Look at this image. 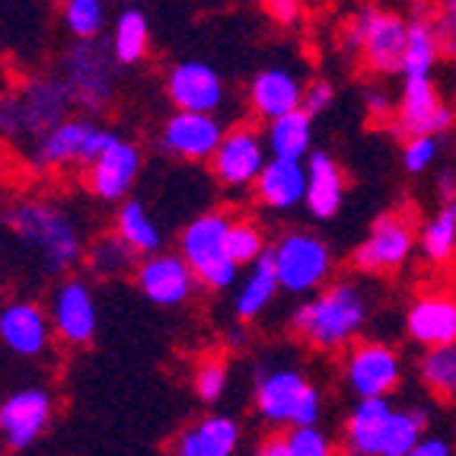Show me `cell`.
Wrapping results in <instances>:
<instances>
[{"label": "cell", "instance_id": "603a6c76", "mask_svg": "<svg viewBox=\"0 0 456 456\" xmlns=\"http://www.w3.org/2000/svg\"><path fill=\"white\" fill-rule=\"evenodd\" d=\"M240 425L230 415H208L185 428L175 437L173 450L179 456H233L240 447Z\"/></svg>", "mask_w": 456, "mask_h": 456}, {"label": "cell", "instance_id": "ab89813d", "mask_svg": "<svg viewBox=\"0 0 456 456\" xmlns=\"http://www.w3.org/2000/svg\"><path fill=\"white\" fill-rule=\"evenodd\" d=\"M437 32L447 48H456V0H441V20H437Z\"/></svg>", "mask_w": 456, "mask_h": 456}, {"label": "cell", "instance_id": "30bf717a", "mask_svg": "<svg viewBox=\"0 0 456 456\" xmlns=\"http://www.w3.org/2000/svg\"><path fill=\"white\" fill-rule=\"evenodd\" d=\"M268 160V144L265 137L256 128H233L224 131L221 144L211 153V169L217 175V183L224 189H246V185H256L262 167Z\"/></svg>", "mask_w": 456, "mask_h": 456}, {"label": "cell", "instance_id": "7c38bea8", "mask_svg": "<svg viewBox=\"0 0 456 456\" xmlns=\"http://www.w3.org/2000/svg\"><path fill=\"white\" fill-rule=\"evenodd\" d=\"M137 290L157 306H179L195 294L198 274L183 259V252H151L134 272Z\"/></svg>", "mask_w": 456, "mask_h": 456}, {"label": "cell", "instance_id": "d590c367", "mask_svg": "<svg viewBox=\"0 0 456 456\" xmlns=\"http://www.w3.org/2000/svg\"><path fill=\"white\" fill-rule=\"evenodd\" d=\"M288 456H329L335 453V444L320 425H290L288 434Z\"/></svg>", "mask_w": 456, "mask_h": 456}, {"label": "cell", "instance_id": "d6986e66", "mask_svg": "<svg viewBox=\"0 0 456 456\" xmlns=\"http://www.w3.org/2000/svg\"><path fill=\"white\" fill-rule=\"evenodd\" d=\"M405 332L421 348L456 342V300L447 294H425L411 300L405 313Z\"/></svg>", "mask_w": 456, "mask_h": 456}, {"label": "cell", "instance_id": "bcb514c9", "mask_svg": "<svg viewBox=\"0 0 456 456\" xmlns=\"http://www.w3.org/2000/svg\"><path fill=\"white\" fill-rule=\"evenodd\" d=\"M453 405H456V403H453Z\"/></svg>", "mask_w": 456, "mask_h": 456}, {"label": "cell", "instance_id": "836d02e7", "mask_svg": "<svg viewBox=\"0 0 456 456\" xmlns=\"http://www.w3.org/2000/svg\"><path fill=\"white\" fill-rule=\"evenodd\" d=\"M227 249H230V256H233V262L240 268L252 265V262L262 259V256L268 252L265 233H262L259 224H252V221H230Z\"/></svg>", "mask_w": 456, "mask_h": 456}, {"label": "cell", "instance_id": "e0dca14e", "mask_svg": "<svg viewBox=\"0 0 456 456\" xmlns=\"http://www.w3.org/2000/svg\"><path fill=\"white\" fill-rule=\"evenodd\" d=\"M52 332V316H45L38 304L13 300V304L0 306V345L20 354V358L45 354Z\"/></svg>", "mask_w": 456, "mask_h": 456}, {"label": "cell", "instance_id": "4dcf8cb0", "mask_svg": "<svg viewBox=\"0 0 456 456\" xmlns=\"http://www.w3.org/2000/svg\"><path fill=\"white\" fill-rule=\"evenodd\" d=\"M151 48V26L141 10H125L115 20L112 32V58L118 64H137Z\"/></svg>", "mask_w": 456, "mask_h": 456}, {"label": "cell", "instance_id": "e575fe53", "mask_svg": "<svg viewBox=\"0 0 456 456\" xmlns=\"http://www.w3.org/2000/svg\"><path fill=\"white\" fill-rule=\"evenodd\" d=\"M64 23L77 38H96L106 23L102 0H64Z\"/></svg>", "mask_w": 456, "mask_h": 456}, {"label": "cell", "instance_id": "9a60e30c", "mask_svg": "<svg viewBox=\"0 0 456 456\" xmlns=\"http://www.w3.org/2000/svg\"><path fill=\"white\" fill-rule=\"evenodd\" d=\"M137 173H141V151L131 141L115 137L96 160L86 163V189L99 201H122L137 183Z\"/></svg>", "mask_w": 456, "mask_h": 456}, {"label": "cell", "instance_id": "7a4b0ae2", "mask_svg": "<svg viewBox=\"0 0 456 456\" xmlns=\"http://www.w3.org/2000/svg\"><path fill=\"white\" fill-rule=\"evenodd\" d=\"M7 221L48 272L58 274L80 259V227L64 208L52 201H23L7 214Z\"/></svg>", "mask_w": 456, "mask_h": 456}, {"label": "cell", "instance_id": "b9f144b4", "mask_svg": "<svg viewBox=\"0 0 456 456\" xmlns=\"http://www.w3.org/2000/svg\"><path fill=\"white\" fill-rule=\"evenodd\" d=\"M265 7L278 23H290L300 13V0H265Z\"/></svg>", "mask_w": 456, "mask_h": 456}, {"label": "cell", "instance_id": "8fae6325", "mask_svg": "<svg viewBox=\"0 0 456 456\" xmlns=\"http://www.w3.org/2000/svg\"><path fill=\"white\" fill-rule=\"evenodd\" d=\"M453 125V109L447 106L431 77H403V93L395 106L399 134H444Z\"/></svg>", "mask_w": 456, "mask_h": 456}, {"label": "cell", "instance_id": "9c48e42d", "mask_svg": "<svg viewBox=\"0 0 456 456\" xmlns=\"http://www.w3.org/2000/svg\"><path fill=\"white\" fill-rule=\"evenodd\" d=\"M345 387L358 395H393L403 383V358L387 342H351L345 354Z\"/></svg>", "mask_w": 456, "mask_h": 456}, {"label": "cell", "instance_id": "484cf974", "mask_svg": "<svg viewBox=\"0 0 456 456\" xmlns=\"http://www.w3.org/2000/svg\"><path fill=\"white\" fill-rule=\"evenodd\" d=\"M281 281H278V268H274L272 252H265L262 259H256L249 265V274L243 278L240 290H236L233 310L240 320H256L262 310L274 300Z\"/></svg>", "mask_w": 456, "mask_h": 456}, {"label": "cell", "instance_id": "44dd1931", "mask_svg": "<svg viewBox=\"0 0 456 456\" xmlns=\"http://www.w3.org/2000/svg\"><path fill=\"white\" fill-rule=\"evenodd\" d=\"M345 173L326 151H313L306 157V198L304 205L316 221H332L345 205Z\"/></svg>", "mask_w": 456, "mask_h": 456}, {"label": "cell", "instance_id": "1f68e13d", "mask_svg": "<svg viewBox=\"0 0 456 456\" xmlns=\"http://www.w3.org/2000/svg\"><path fill=\"white\" fill-rule=\"evenodd\" d=\"M425 434V415L419 409H399L395 405L389 415L387 434H383L380 456H411Z\"/></svg>", "mask_w": 456, "mask_h": 456}, {"label": "cell", "instance_id": "74e56055", "mask_svg": "<svg viewBox=\"0 0 456 456\" xmlns=\"http://www.w3.org/2000/svg\"><path fill=\"white\" fill-rule=\"evenodd\" d=\"M227 383H230V370L224 361H205V364H198L195 377H191V389L201 403H217L224 393H227Z\"/></svg>", "mask_w": 456, "mask_h": 456}, {"label": "cell", "instance_id": "d4e9b609", "mask_svg": "<svg viewBox=\"0 0 456 456\" xmlns=\"http://www.w3.org/2000/svg\"><path fill=\"white\" fill-rule=\"evenodd\" d=\"M265 144L272 157L284 160H306L313 153V115L304 109H290L268 122Z\"/></svg>", "mask_w": 456, "mask_h": 456}, {"label": "cell", "instance_id": "ffe728a7", "mask_svg": "<svg viewBox=\"0 0 456 456\" xmlns=\"http://www.w3.org/2000/svg\"><path fill=\"white\" fill-rule=\"evenodd\" d=\"M393 409L395 405L389 403V395H361L345 419V453L380 456V444Z\"/></svg>", "mask_w": 456, "mask_h": 456}, {"label": "cell", "instance_id": "ba28073f", "mask_svg": "<svg viewBox=\"0 0 456 456\" xmlns=\"http://www.w3.org/2000/svg\"><path fill=\"white\" fill-rule=\"evenodd\" d=\"M115 141L112 131L99 128L84 118H64L42 131L36 144L38 167H70V163H93L99 153Z\"/></svg>", "mask_w": 456, "mask_h": 456}, {"label": "cell", "instance_id": "cb8c5ba5", "mask_svg": "<svg viewBox=\"0 0 456 456\" xmlns=\"http://www.w3.org/2000/svg\"><path fill=\"white\" fill-rule=\"evenodd\" d=\"M300 99H304V84L300 77L290 74L284 68H268L262 74H256L249 86V106L262 118H278V115L290 112V109H300Z\"/></svg>", "mask_w": 456, "mask_h": 456}, {"label": "cell", "instance_id": "3957f363", "mask_svg": "<svg viewBox=\"0 0 456 456\" xmlns=\"http://www.w3.org/2000/svg\"><path fill=\"white\" fill-rule=\"evenodd\" d=\"M230 217L221 211L201 214L179 236V252L198 274V281L211 290H230L240 278V265L227 249Z\"/></svg>", "mask_w": 456, "mask_h": 456}, {"label": "cell", "instance_id": "8d00e7d4", "mask_svg": "<svg viewBox=\"0 0 456 456\" xmlns=\"http://www.w3.org/2000/svg\"><path fill=\"white\" fill-rule=\"evenodd\" d=\"M437 157H441V134H411L403 144V167L411 175L428 173Z\"/></svg>", "mask_w": 456, "mask_h": 456}, {"label": "cell", "instance_id": "d6a6232c", "mask_svg": "<svg viewBox=\"0 0 456 456\" xmlns=\"http://www.w3.org/2000/svg\"><path fill=\"white\" fill-rule=\"evenodd\" d=\"M134 256L137 252L125 243L122 236L109 233L90 246V252H86V265H90V272L99 274V278H118V274L131 272Z\"/></svg>", "mask_w": 456, "mask_h": 456}, {"label": "cell", "instance_id": "8992f818", "mask_svg": "<svg viewBox=\"0 0 456 456\" xmlns=\"http://www.w3.org/2000/svg\"><path fill=\"white\" fill-rule=\"evenodd\" d=\"M415 246H419V230L411 217L399 211L380 214L358 243V249L351 252V265L364 274H393L409 265Z\"/></svg>", "mask_w": 456, "mask_h": 456}, {"label": "cell", "instance_id": "f1b7e54d", "mask_svg": "<svg viewBox=\"0 0 456 456\" xmlns=\"http://www.w3.org/2000/svg\"><path fill=\"white\" fill-rule=\"evenodd\" d=\"M115 233L122 236L125 243L137 252V256H151V252H160L163 233L157 227V221L151 217L141 201H125L115 214Z\"/></svg>", "mask_w": 456, "mask_h": 456}, {"label": "cell", "instance_id": "2e32d148", "mask_svg": "<svg viewBox=\"0 0 456 456\" xmlns=\"http://www.w3.org/2000/svg\"><path fill=\"white\" fill-rule=\"evenodd\" d=\"M224 137V125L217 122L214 112H189L179 109L175 115H169V122L163 125V147L173 157L189 163L211 160V153L217 151Z\"/></svg>", "mask_w": 456, "mask_h": 456}, {"label": "cell", "instance_id": "ee69618b", "mask_svg": "<svg viewBox=\"0 0 456 456\" xmlns=\"http://www.w3.org/2000/svg\"><path fill=\"white\" fill-rule=\"evenodd\" d=\"M122 4H134V0H122Z\"/></svg>", "mask_w": 456, "mask_h": 456}, {"label": "cell", "instance_id": "5bb4252c", "mask_svg": "<svg viewBox=\"0 0 456 456\" xmlns=\"http://www.w3.org/2000/svg\"><path fill=\"white\" fill-rule=\"evenodd\" d=\"M48 316H52L54 335L64 345H90L99 322L90 284L80 281V278H70V281L58 284V290L52 297V306H48Z\"/></svg>", "mask_w": 456, "mask_h": 456}, {"label": "cell", "instance_id": "60d3db41", "mask_svg": "<svg viewBox=\"0 0 456 456\" xmlns=\"http://www.w3.org/2000/svg\"><path fill=\"white\" fill-rule=\"evenodd\" d=\"M450 453H453V444L447 437H441V434H421L419 447H415L411 456H450Z\"/></svg>", "mask_w": 456, "mask_h": 456}, {"label": "cell", "instance_id": "ac0fdd59", "mask_svg": "<svg viewBox=\"0 0 456 456\" xmlns=\"http://www.w3.org/2000/svg\"><path fill=\"white\" fill-rule=\"evenodd\" d=\"M167 96L175 109L214 112L224 102V80L205 61H179L167 74Z\"/></svg>", "mask_w": 456, "mask_h": 456}, {"label": "cell", "instance_id": "4fadbf2b", "mask_svg": "<svg viewBox=\"0 0 456 456\" xmlns=\"http://www.w3.org/2000/svg\"><path fill=\"white\" fill-rule=\"evenodd\" d=\"M52 395L29 387L0 403V441L10 450H29L52 425Z\"/></svg>", "mask_w": 456, "mask_h": 456}, {"label": "cell", "instance_id": "5b68a950", "mask_svg": "<svg viewBox=\"0 0 456 456\" xmlns=\"http://www.w3.org/2000/svg\"><path fill=\"white\" fill-rule=\"evenodd\" d=\"M268 252H272L274 268H278L281 290H288V294H313L332 278V249L316 233H306V230L284 233Z\"/></svg>", "mask_w": 456, "mask_h": 456}, {"label": "cell", "instance_id": "4316f807", "mask_svg": "<svg viewBox=\"0 0 456 456\" xmlns=\"http://www.w3.org/2000/svg\"><path fill=\"white\" fill-rule=\"evenodd\" d=\"M419 249L431 265H447L456 256V191L444 198L437 214L421 227Z\"/></svg>", "mask_w": 456, "mask_h": 456}, {"label": "cell", "instance_id": "52a82bcc", "mask_svg": "<svg viewBox=\"0 0 456 456\" xmlns=\"http://www.w3.org/2000/svg\"><path fill=\"white\" fill-rule=\"evenodd\" d=\"M405 36L409 23L399 13L367 7L351 23V42L364 58V68L370 74H399L405 54Z\"/></svg>", "mask_w": 456, "mask_h": 456}, {"label": "cell", "instance_id": "f546056e", "mask_svg": "<svg viewBox=\"0 0 456 456\" xmlns=\"http://www.w3.org/2000/svg\"><path fill=\"white\" fill-rule=\"evenodd\" d=\"M419 377L441 403H456V342L425 348L419 361Z\"/></svg>", "mask_w": 456, "mask_h": 456}, {"label": "cell", "instance_id": "7bdbcfd3", "mask_svg": "<svg viewBox=\"0 0 456 456\" xmlns=\"http://www.w3.org/2000/svg\"><path fill=\"white\" fill-rule=\"evenodd\" d=\"M256 453L262 456H288V441H284V434H272L265 444L256 447Z\"/></svg>", "mask_w": 456, "mask_h": 456}, {"label": "cell", "instance_id": "7402d4cb", "mask_svg": "<svg viewBox=\"0 0 456 456\" xmlns=\"http://www.w3.org/2000/svg\"><path fill=\"white\" fill-rule=\"evenodd\" d=\"M256 195L272 211H294L306 198V163L268 157L256 179Z\"/></svg>", "mask_w": 456, "mask_h": 456}, {"label": "cell", "instance_id": "6da1fadb", "mask_svg": "<svg viewBox=\"0 0 456 456\" xmlns=\"http://www.w3.org/2000/svg\"><path fill=\"white\" fill-rule=\"evenodd\" d=\"M367 297L358 284L351 281H335L322 284L320 290H313L300 310L294 313V332L304 338L310 348L316 351H338L348 348L367 326Z\"/></svg>", "mask_w": 456, "mask_h": 456}, {"label": "cell", "instance_id": "f6af8a7d", "mask_svg": "<svg viewBox=\"0 0 456 456\" xmlns=\"http://www.w3.org/2000/svg\"><path fill=\"white\" fill-rule=\"evenodd\" d=\"M61 4H64V0H61Z\"/></svg>", "mask_w": 456, "mask_h": 456}, {"label": "cell", "instance_id": "277c9868", "mask_svg": "<svg viewBox=\"0 0 456 456\" xmlns=\"http://www.w3.org/2000/svg\"><path fill=\"white\" fill-rule=\"evenodd\" d=\"M256 409L262 421L274 428L290 425H320L322 395L320 389L297 370H272L256 387Z\"/></svg>", "mask_w": 456, "mask_h": 456}, {"label": "cell", "instance_id": "83f0119b", "mask_svg": "<svg viewBox=\"0 0 456 456\" xmlns=\"http://www.w3.org/2000/svg\"><path fill=\"white\" fill-rule=\"evenodd\" d=\"M441 32L428 20H411L409 36H405V54H403V77H431L437 54H441Z\"/></svg>", "mask_w": 456, "mask_h": 456}, {"label": "cell", "instance_id": "f35d334b", "mask_svg": "<svg viewBox=\"0 0 456 456\" xmlns=\"http://www.w3.org/2000/svg\"><path fill=\"white\" fill-rule=\"evenodd\" d=\"M332 99H335L332 84H326V80H313V84L304 86V99H300V109H304V112H310L313 118H316V115L326 112V109L332 106Z\"/></svg>", "mask_w": 456, "mask_h": 456}]
</instances>
